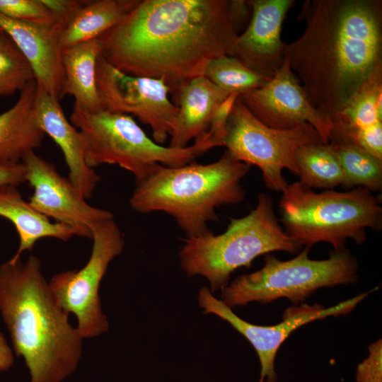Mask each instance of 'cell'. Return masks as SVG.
Instances as JSON below:
<instances>
[{
  "label": "cell",
  "instance_id": "cell-24",
  "mask_svg": "<svg viewBox=\"0 0 382 382\" xmlns=\"http://www.w3.org/2000/svg\"><path fill=\"white\" fill-rule=\"evenodd\" d=\"M329 143L334 147L344 173L343 188L361 187L371 192L381 190L382 160L335 130H332Z\"/></svg>",
  "mask_w": 382,
  "mask_h": 382
},
{
  "label": "cell",
  "instance_id": "cell-8",
  "mask_svg": "<svg viewBox=\"0 0 382 382\" xmlns=\"http://www.w3.org/2000/svg\"><path fill=\"white\" fill-rule=\"evenodd\" d=\"M306 247L295 257L282 261L267 254L263 267L243 274L221 290V301L230 308L250 302L268 303L286 298L297 304L323 287L355 283L358 279V263L344 249L333 251L325 260L308 257Z\"/></svg>",
  "mask_w": 382,
  "mask_h": 382
},
{
  "label": "cell",
  "instance_id": "cell-3",
  "mask_svg": "<svg viewBox=\"0 0 382 382\" xmlns=\"http://www.w3.org/2000/svg\"><path fill=\"white\" fill-rule=\"evenodd\" d=\"M0 313L29 382H62L76 371L83 338L56 301L39 258L0 265Z\"/></svg>",
  "mask_w": 382,
  "mask_h": 382
},
{
  "label": "cell",
  "instance_id": "cell-27",
  "mask_svg": "<svg viewBox=\"0 0 382 382\" xmlns=\"http://www.w3.org/2000/svg\"><path fill=\"white\" fill-rule=\"evenodd\" d=\"M35 80L28 62L12 40L0 34V96L21 93Z\"/></svg>",
  "mask_w": 382,
  "mask_h": 382
},
{
  "label": "cell",
  "instance_id": "cell-18",
  "mask_svg": "<svg viewBox=\"0 0 382 382\" xmlns=\"http://www.w3.org/2000/svg\"><path fill=\"white\" fill-rule=\"evenodd\" d=\"M178 114L170 135L169 146L183 149L208 132L214 112L230 95L204 76L182 85L174 93Z\"/></svg>",
  "mask_w": 382,
  "mask_h": 382
},
{
  "label": "cell",
  "instance_id": "cell-12",
  "mask_svg": "<svg viewBox=\"0 0 382 382\" xmlns=\"http://www.w3.org/2000/svg\"><path fill=\"white\" fill-rule=\"evenodd\" d=\"M369 292L340 302L329 308L319 306L295 308L284 317L278 325L262 326L248 323L236 315L221 300L216 299L209 289L204 286L198 293V302L204 314H214L228 322L243 335L256 351L261 365L260 382H276L274 363L278 349L291 333L298 328L316 320L328 316L349 313Z\"/></svg>",
  "mask_w": 382,
  "mask_h": 382
},
{
  "label": "cell",
  "instance_id": "cell-31",
  "mask_svg": "<svg viewBox=\"0 0 382 382\" xmlns=\"http://www.w3.org/2000/svg\"><path fill=\"white\" fill-rule=\"evenodd\" d=\"M43 5L64 27L78 8L81 0H41Z\"/></svg>",
  "mask_w": 382,
  "mask_h": 382
},
{
  "label": "cell",
  "instance_id": "cell-25",
  "mask_svg": "<svg viewBox=\"0 0 382 382\" xmlns=\"http://www.w3.org/2000/svg\"><path fill=\"white\" fill-rule=\"evenodd\" d=\"M300 181L309 187L332 190L343 186L344 173L330 143H314L299 148L295 153Z\"/></svg>",
  "mask_w": 382,
  "mask_h": 382
},
{
  "label": "cell",
  "instance_id": "cell-4",
  "mask_svg": "<svg viewBox=\"0 0 382 382\" xmlns=\"http://www.w3.org/2000/svg\"><path fill=\"white\" fill-rule=\"evenodd\" d=\"M250 166L228 150L216 161H195L175 167L156 163L136 180L129 199L139 213L161 212L170 215L186 238L211 233L208 224L218 221L216 209L244 200L241 185Z\"/></svg>",
  "mask_w": 382,
  "mask_h": 382
},
{
  "label": "cell",
  "instance_id": "cell-26",
  "mask_svg": "<svg viewBox=\"0 0 382 382\" xmlns=\"http://www.w3.org/2000/svg\"><path fill=\"white\" fill-rule=\"evenodd\" d=\"M204 76L228 94L238 96L259 88L271 79L253 71L231 56L210 61Z\"/></svg>",
  "mask_w": 382,
  "mask_h": 382
},
{
  "label": "cell",
  "instance_id": "cell-11",
  "mask_svg": "<svg viewBox=\"0 0 382 382\" xmlns=\"http://www.w3.org/2000/svg\"><path fill=\"white\" fill-rule=\"evenodd\" d=\"M96 83L103 110L137 117L150 127L159 144L170 137L178 108L169 100L170 89L163 80L125 74L100 54Z\"/></svg>",
  "mask_w": 382,
  "mask_h": 382
},
{
  "label": "cell",
  "instance_id": "cell-17",
  "mask_svg": "<svg viewBox=\"0 0 382 382\" xmlns=\"http://www.w3.org/2000/svg\"><path fill=\"white\" fill-rule=\"evenodd\" d=\"M36 116L39 125L62 150L69 180L85 199L91 198L100 176L85 161V142L80 131L65 117L59 100L37 86Z\"/></svg>",
  "mask_w": 382,
  "mask_h": 382
},
{
  "label": "cell",
  "instance_id": "cell-14",
  "mask_svg": "<svg viewBox=\"0 0 382 382\" xmlns=\"http://www.w3.org/2000/svg\"><path fill=\"white\" fill-rule=\"evenodd\" d=\"M238 98L257 120L271 128L291 129L308 123L325 143L330 141L332 121L311 105L285 59L266 84L241 94Z\"/></svg>",
  "mask_w": 382,
  "mask_h": 382
},
{
  "label": "cell",
  "instance_id": "cell-28",
  "mask_svg": "<svg viewBox=\"0 0 382 382\" xmlns=\"http://www.w3.org/2000/svg\"><path fill=\"white\" fill-rule=\"evenodd\" d=\"M0 13L7 18L25 22H57L41 0H0Z\"/></svg>",
  "mask_w": 382,
  "mask_h": 382
},
{
  "label": "cell",
  "instance_id": "cell-33",
  "mask_svg": "<svg viewBox=\"0 0 382 382\" xmlns=\"http://www.w3.org/2000/svg\"><path fill=\"white\" fill-rule=\"evenodd\" d=\"M230 4L233 26L237 33L238 28L245 21L248 14V8L250 7L247 1L243 0L230 1Z\"/></svg>",
  "mask_w": 382,
  "mask_h": 382
},
{
  "label": "cell",
  "instance_id": "cell-2",
  "mask_svg": "<svg viewBox=\"0 0 382 382\" xmlns=\"http://www.w3.org/2000/svg\"><path fill=\"white\" fill-rule=\"evenodd\" d=\"M299 18L306 28L285 44L284 59L311 105L331 120L382 69V1L308 0Z\"/></svg>",
  "mask_w": 382,
  "mask_h": 382
},
{
  "label": "cell",
  "instance_id": "cell-9",
  "mask_svg": "<svg viewBox=\"0 0 382 382\" xmlns=\"http://www.w3.org/2000/svg\"><path fill=\"white\" fill-rule=\"evenodd\" d=\"M314 143L325 142L310 124L291 129L271 128L257 120L238 97L228 115L221 146L238 160L258 167L268 189L282 192L288 185L283 170L298 175L295 153Z\"/></svg>",
  "mask_w": 382,
  "mask_h": 382
},
{
  "label": "cell",
  "instance_id": "cell-23",
  "mask_svg": "<svg viewBox=\"0 0 382 382\" xmlns=\"http://www.w3.org/2000/svg\"><path fill=\"white\" fill-rule=\"evenodd\" d=\"M382 69L376 71L332 118V130L349 138L382 125Z\"/></svg>",
  "mask_w": 382,
  "mask_h": 382
},
{
  "label": "cell",
  "instance_id": "cell-21",
  "mask_svg": "<svg viewBox=\"0 0 382 382\" xmlns=\"http://www.w3.org/2000/svg\"><path fill=\"white\" fill-rule=\"evenodd\" d=\"M100 54L97 39L62 50L65 76L64 96H71L83 111L103 110L96 83V65Z\"/></svg>",
  "mask_w": 382,
  "mask_h": 382
},
{
  "label": "cell",
  "instance_id": "cell-16",
  "mask_svg": "<svg viewBox=\"0 0 382 382\" xmlns=\"http://www.w3.org/2000/svg\"><path fill=\"white\" fill-rule=\"evenodd\" d=\"M0 28L30 66L37 86L60 100L65 83L59 22L40 23L7 18L0 13Z\"/></svg>",
  "mask_w": 382,
  "mask_h": 382
},
{
  "label": "cell",
  "instance_id": "cell-7",
  "mask_svg": "<svg viewBox=\"0 0 382 382\" xmlns=\"http://www.w3.org/2000/svg\"><path fill=\"white\" fill-rule=\"evenodd\" d=\"M70 122L83 137L88 167L118 165L131 172L136 180L156 163L183 166L215 147L205 138L183 149L163 146L149 138L130 115L105 110L88 112L75 103Z\"/></svg>",
  "mask_w": 382,
  "mask_h": 382
},
{
  "label": "cell",
  "instance_id": "cell-5",
  "mask_svg": "<svg viewBox=\"0 0 382 382\" xmlns=\"http://www.w3.org/2000/svg\"><path fill=\"white\" fill-rule=\"evenodd\" d=\"M282 192L279 212L284 231L300 247L325 242L340 251L348 239L364 243L367 228H381L380 202L366 188L316 192L297 181Z\"/></svg>",
  "mask_w": 382,
  "mask_h": 382
},
{
  "label": "cell",
  "instance_id": "cell-22",
  "mask_svg": "<svg viewBox=\"0 0 382 382\" xmlns=\"http://www.w3.org/2000/svg\"><path fill=\"white\" fill-rule=\"evenodd\" d=\"M139 0H86L64 25L60 39L62 49L98 39L115 25Z\"/></svg>",
  "mask_w": 382,
  "mask_h": 382
},
{
  "label": "cell",
  "instance_id": "cell-10",
  "mask_svg": "<svg viewBox=\"0 0 382 382\" xmlns=\"http://www.w3.org/2000/svg\"><path fill=\"white\" fill-rule=\"evenodd\" d=\"M91 233L93 245L86 264L78 270L56 274L49 282L59 306L76 316V328L83 339L108 331L109 322L102 311L99 288L110 263L125 247L124 236L114 219L96 224Z\"/></svg>",
  "mask_w": 382,
  "mask_h": 382
},
{
  "label": "cell",
  "instance_id": "cell-20",
  "mask_svg": "<svg viewBox=\"0 0 382 382\" xmlns=\"http://www.w3.org/2000/svg\"><path fill=\"white\" fill-rule=\"evenodd\" d=\"M0 216L13 224L19 237L18 250L9 260L11 262L20 260L21 254L31 250L41 238H54L67 241L76 236L70 226L53 223L35 211L28 202L23 199L16 186H0Z\"/></svg>",
  "mask_w": 382,
  "mask_h": 382
},
{
  "label": "cell",
  "instance_id": "cell-15",
  "mask_svg": "<svg viewBox=\"0 0 382 382\" xmlns=\"http://www.w3.org/2000/svg\"><path fill=\"white\" fill-rule=\"evenodd\" d=\"M252 13L245 31L238 35L231 57L253 71L272 78L284 61L281 31L294 0H248Z\"/></svg>",
  "mask_w": 382,
  "mask_h": 382
},
{
  "label": "cell",
  "instance_id": "cell-19",
  "mask_svg": "<svg viewBox=\"0 0 382 382\" xmlns=\"http://www.w3.org/2000/svg\"><path fill=\"white\" fill-rule=\"evenodd\" d=\"M37 84L30 81L16 103L0 114V164L18 163L42 145L45 134L36 116Z\"/></svg>",
  "mask_w": 382,
  "mask_h": 382
},
{
  "label": "cell",
  "instance_id": "cell-1",
  "mask_svg": "<svg viewBox=\"0 0 382 382\" xmlns=\"http://www.w3.org/2000/svg\"><path fill=\"white\" fill-rule=\"evenodd\" d=\"M238 34L229 0H139L98 39L100 55L128 75L161 79L174 93L230 56Z\"/></svg>",
  "mask_w": 382,
  "mask_h": 382
},
{
  "label": "cell",
  "instance_id": "cell-32",
  "mask_svg": "<svg viewBox=\"0 0 382 382\" xmlns=\"http://www.w3.org/2000/svg\"><path fill=\"white\" fill-rule=\"evenodd\" d=\"M25 168L22 162L0 164V186L18 185L26 182Z\"/></svg>",
  "mask_w": 382,
  "mask_h": 382
},
{
  "label": "cell",
  "instance_id": "cell-34",
  "mask_svg": "<svg viewBox=\"0 0 382 382\" xmlns=\"http://www.w3.org/2000/svg\"><path fill=\"white\" fill-rule=\"evenodd\" d=\"M13 361V352L8 345L4 335L0 332V371L8 370Z\"/></svg>",
  "mask_w": 382,
  "mask_h": 382
},
{
  "label": "cell",
  "instance_id": "cell-29",
  "mask_svg": "<svg viewBox=\"0 0 382 382\" xmlns=\"http://www.w3.org/2000/svg\"><path fill=\"white\" fill-rule=\"evenodd\" d=\"M382 340L369 347V355L358 365L356 380L358 382H381Z\"/></svg>",
  "mask_w": 382,
  "mask_h": 382
},
{
  "label": "cell",
  "instance_id": "cell-6",
  "mask_svg": "<svg viewBox=\"0 0 382 382\" xmlns=\"http://www.w3.org/2000/svg\"><path fill=\"white\" fill-rule=\"evenodd\" d=\"M299 248L279 224L271 197L261 193L255 209L245 216L231 219L224 233L185 238L179 260L188 277L207 279L213 294L227 286L236 270L250 266L259 255L274 251L295 253Z\"/></svg>",
  "mask_w": 382,
  "mask_h": 382
},
{
  "label": "cell",
  "instance_id": "cell-35",
  "mask_svg": "<svg viewBox=\"0 0 382 382\" xmlns=\"http://www.w3.org/2000/svg\"><path fill=\"white\" fill-rule=\"evenodd\" d=\"M4 30L0 28V34L2 33Z\"/></svg>",
  "mask_w": 382,
  "mask_h": 382
},
{
  "label": "cell",
  "instance_id": "cell-30",
  "mask_svg": "<svg viewBox=\"0 0 382 382\" xmlns=\"http://www.w3.org/2000/svg\"><path fill=\"white\" fill-rule=\"evenodd\" d=\"M238 95L230 94L217 108L212 117L209 129L204 137L216 146H221L228 115Z\"/></svg>",
  "mask_w": 382,
  "mask_h": 382
},
{
  "label": "cell",
  "instance_id": "cell-13",
  "mask_svg": "<svg viewBox=\"0 0 382 382\" xmlns=\"http://www.w3.org/2000/svg\"><path fill=\"white\" fill-rule=\"evenodd\" d=\"M21 162L25 168L26 181L33 188L28 202L49 219L70 226L78 236L91 239L93 225L114 219L111 212L87 203L69 179L34 151L27 153Z\"/></svg>",
  "mask_w": 382,
  "mask_h": 382
}]
</instances>
